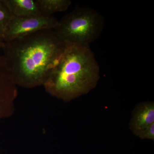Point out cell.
<instances>
[{
    "instance_id": "obj_1",
    "label": "cell",
    "mask_w": 154,
    "mask_h": 154,
    "mask_svg": "<svg viewBox=\"0 0 154 154\" xmlns=\"http://www.w3.org/2000/svg\"><path fill=\"white\" fill-rule=\"evenodd\" d=\"M6 63L17 85H43L67 45L54 30H45L5 42Z\"/></svg>"
},
{
    "instance_id": "obj_2",
    "label": "cell",
    "mask_w": 154,
    "mask_h": 154,
    "mask_svg": "<svg viewBox=\"0 0 154 154\" xmlns=\"http://www.w3.org/2000/svg\"><path fill=\"white\" fill-rule=\"evenodd\" d=\"M99 78L100 67L90 45H67L43 85L51 95L68 102L88 94Z\"/></svg>"
},
{
    "instance_id": "obj_3",
    "label": "cell",
    "mask_w": 154,
    "mask_h": 154,
    "mask_svg": "<svg viewBox=\"0 0 154 154\" xmlns=\"http://www.w3.org/2000/svg\"><path fill=\"white\" fill-rule=\"evenodd\" d=\"M103 16L94 8L78 7L58 22L54 30L67 45H90L105 26Z\"/></svg>"
},
{
    "instance_id": "obj_4",
    "label": "cell",
    "mask_w": 154,
    "mask_h": 154,
    "mask_svg": "<svg viewBox=\"0 0 154 154\" xmlns=\"http://www.w3.org/2000/svg\"><path fill=\"white\" fill-rule=\"evenodd\" d=\"M58 22V20L52 16H13L6 27L3 41H12L41 30H54Z\"/></svg>"
},
{
    "instance_id": "obj_5",
    "label": "cell",
    "mask_w": 154,
    "mask_h": 154,
    "mask_svg": "<svg viewBox=\"0 0 154 154\" xmlns=\"http://www.w3.org/2000/svg\"><path fill=\"white\" fill-rule=\"evenodd\" d=\"M17 86L5 58L0 55V121L11 115L17 94Z\"/></svg>"
},
{
    "instance_id": "obj_6",
    "label": "cell",
    "mask_w": 154,
    "mask_h": 154,
    "mask_svg": "<svg viewBox=\"0 0 154 154\" xmlns=\"http://www.w3.org/2000/svg\"><path fill=\"white\" fill-rule=\"evenodd\" d=\"M154 123V104L146 102L136 109L131 122V129L135 134Z\"/></svg>"
},
{
    "instance_id": "obj_7",
    "label": "cell",
    "mask_w": 154,
    "mask_h": 154,
    "mask_svg": "<svg viewBox=\"0 0 154 154\" xmlns=\"http://www.w3.org/2000/svg\"><path fill=\"white\" fill-rule=\"evenodd\" d=\"M14 17L42 15L36 0H3Z\"/></svg>"
},
{
    "instance_id": "obj_8",
    "label": "cell",
    "mask_w": 154,
    "mask_h": 154,
    "mask_svg": "<svg viewBox=\"0 0 154 154\" xmlns=\"http://www.w3.org/2000/svg\"><path fill=\"white\" fill-rule=\"evenodd\" d=\"M42 15L52 16L57 12L66 11L72 4L69 0H36Z\"/></svg>"
},
{
    "instance_id": "obj_9",
    "label": "cell",
    "mask_w": 154,
    "mask_h": 154,
    "mask_svg": "<svg viewBox=\"0 0 154 154\" xmlns=\"http://www.w3.org/2000/svg\"><path fill=\"white\" fill-rule=\"evenodd\" d=\"M12 17L3 0H0V40L3 42L5 30Z\"/></svg>"
},
{
    "instance_id": "obj_10",
    "label": "cell",
    "mask_w": 154,
    "mask_h": 154,
    "mask_svg": "<svg viewBox=\"0 0 154 154\" xmlns=\"http://www.w3.org/2000/svg\"><path fill=\"white\" fill-rule=\"evenodd\" d=\"M142 139L154 140V123L135 134Z\"/></svg>"
},
{
    "instance_id": "obj_11",
    "label": "cell",
    "mask_w": 154,
    "mask_h": 154,
    "mask_svg": "<svg viewBox=\"0 0 154 154\" xmlns=\"http://www.w3.org/2000/svg\"><path fill=\"white\" fill-rule=\"evenodd\" d=\"M5 45V43L4 42L0 40V48H3Z\"/></svg>"
}]
</instances>
